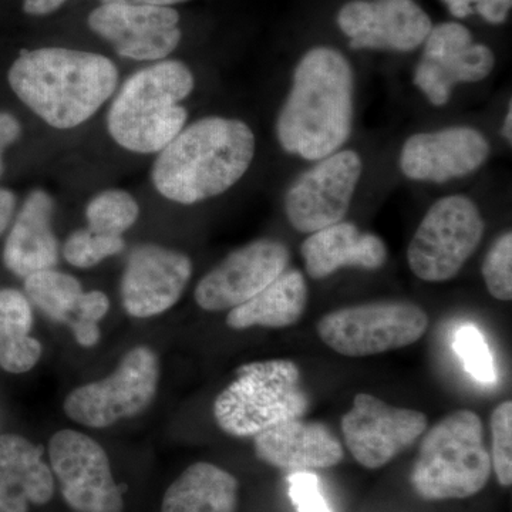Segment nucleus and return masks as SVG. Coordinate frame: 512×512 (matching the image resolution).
Here are the masks:
<instances>
[{"mask_svg": "<svg viewBox=\"0 0 512 512\" xmlns=\"http://www.w3.org/2000/svg\"><path fill=\"white\" fill-rule=\"evenodd\" d=\"M355 77L346 57L319 46L302 57L291 93L276 120L286 153L320 161L339 150L352 133Z\"/></svg>", "mask_w": 512, "mask_h": 512, "instance_id": "nucleus-1", "label": "nucleus"}, {"mask_svg": "<svg viewBox=\"0 0 512 512\" xmlns=\"http://www.w3.org/2000/svg\"><path fill=\"white\" fill-rule=\"evenodd\" d=\"M119 77L109 57L66 47L26 50L8 74L19 100L57 130L92 119L116 93Z\"/></svg>", "mask_w": 512, "mask_h": 512, "instance_id": "nucleus-2", "label": "nucleus"}, {"mask_svg": "<svg viewBox=\"0 0 512 512\" xmlns=\"http://www.w3.org/2000/svg\"><path fill=\"white\" fill-rule=\"evenodd\" d=\"M255 148L254 131L244 121L204 117L158 153L151 180L168 201L198 204L234 187L251 167Z\"/></svg>", "mask_w": 512, "mask_h": 512, "instance_id": "nucleus-3", "label": "nucleus"}, {"mask_svg": "<svg viewBox=\"0 0 512 512\" xmlns=\"http://www.w3.org/2000/svg\"><path fill=\"white\" fill-rule=\"evenodd\" d=\"M194 87V74L180 60H160L137 70L114 93L107 113L110 137L131 153H160L187 124L181 101Z\"/></svg>", "mask_w": 512, "mask_h": 512, "instance_id": "nucleus-4", "label": "nucleus"}, {"mask_svg": "<svg viewBox=\"0 0 512 512\" xmlns=\"http://www.w3.org/2000/svg\"><path fill=\"white\" fill-rule=\"evenodd\" d=\"M491 473L483 421L463 409L424 433L410 481L423 500H464L484 490Z\"/></svg>", "mask_w": 512, "mask_h": 512, "instance_id": "nucleus-5", "label": "nucleus"}, {"mask_svg": "<svg viewBox=\"0 0 512 512\" xmlns=\"http://www.w3.org/2000/svg\"><path fill=\"white\" fill-rule=\"evenodd\" d=\"M309 406L298 365L272 359L239 367L215 399L214 417L229 436L255 437L276 424L302 419Z\"/></svg>", "mask_w": 512, "mask_h": 512, "instance_id": "nucleus-6", "label": "nucleus"}, {"mask_svg": "<svg viewBox=\"0 0 512 512\" xmlns=\"http://www.w3.org/2000/svg\"><path fill=\"white\" fill-rule=\"evenodd\" d=\"M429 315L407 301L362 303L329 312L320 318L319 338L333 352L367 357L407 348L423 338Z\"/></svg>", "mask_w": 512, "mask_h": 512, "instance_id": "nucleus-7", "label": "nucleus"}, {"mask_svg": "<svg viewBox=\"0 0 512 512\" xmlns=\"http://www.w3.org/2000/svg\"><path fill=\"white\" fill-rule=\"evenodd\" d=\"M484 231L476 202L464 195L441 198L426 212L410 242V269L421 281H450L476 252Z\"/></svg>", "mask_w": 512, "mask_h": 512, "instance_id": "nucleus-8", "label": "nucleus"}, {"mask_svg": "<svg viewBox=\"0 0 512 512\" xmlns=\"http://www.w3.org/2000/svg\"><path fill=\"white\" fill-rule=\"evenodd\" d=\"M160 383V360L148 346L128 350L106 379L77 387L63 404L67 417L92 429L131 419L153 403Z\"/></svg>", "mask_w": 512, "mask_h": 512, "instance_id": "nucleus-9", "label": "nucleus"}, {"mask_svg": "<svg viewBox=\"0 0 512 512\" xmlns=\"http://www.w3.org/2000/svg\"><path fill=\"white\" fill-rule=\"evenodd\" d=\"M362 171V158L353 150L336 151L320 160L286 192L289 224L301 234H313L343 221Z\"/></svg>", "mask_w": 512, "mask_h": 512, "instance_id": "nucleus-10", "label": "nucleus"}, {"mask_svg": "<svg viewBox=\"0 0 512 512\" xmlns=\"http://www.w3.org/2000/svg\"><path fill=\"white\" fill-rule=\"evenodd\" d=\"M49 457L64 500L74 511H124L109 457L97 441L79 431H57L50 440Z\"/></svg>", "mask_w": 512, "mask_h": 512, "instance_id": "nucleus-11", "label": "nucleus"}, {"mask_svg": "<svg viewBox=\"0 0 512 512\" xmlns=\"http://www.w3.org/2000/svg\"><path fill=\"white\" fill-rule=\"evenodd\" d=\"M426 414L390 406L369 393L356 394L352 409L342 417V433L353 458L377 470L412 447L426 433Z\"/></svg>", "mask_w": 512, "mask_h": 512, "instance_id": "nucleus-12", "label": "nucleus"}, {"mask_svg": "<svg viewBox=\"0 0 512 512\" xmlns=\"http://www.w3.org/2000/svg\"><path fill=\"white\" fill-rule=\"evenodd\" d=\"M423 45L414 84L433 106H444L457 84L481 82L493 72V50L474 42L461 23L433 26Z\"/></svg>", "mask_w": 512, "mask_h": 512, "instance_id": "nucleus-13", "label": "nucleus"}, {"mask_svg": "<svg viewBox=\"0 0 512 512\" xmlns=\"http://www.w3.org/2000/svg\"><path fill=\"white\" fill-rule=\"evenodd\" d=\"M289 261L291 254L284 242L256 239L231 252L198 282L195 302L207 312L231 311L284 274Z\"/></svg>", "mask_w": 512, "mask_h": 512, "instance_id": "nucleus-14", "label": "nucleus"}, {"mask_svg": "<svg viewBox=\"0 0 512 512\" xmlns=\"http://www.w3.org/2000/svg\"><path fill=\"white\" fill-rule=\"evenodd\" d=\"M89 28L117 55L136 62H160L181 42L180 15L173 8L101 3L87 19Z\"/></svg>", "mask_w": 512, "mask_h": 512, "instance_id": "nucleus-15", "label": "nucleus"}, {"mask_svg": "<svg viewBox=\"0 0 512 512\" xmlns=\"http://www.w3.org/2000/svg\"><path fill=\"white\" fill-rule=\"evenodd\" d=\"M192 275V262L183 252L144 244L127 258L121 276V302L133 318L161 315L180 301Z\"/></svg>", "mask_w": 512, "mask_h": 512, "instance_id": "nucleus-16", "label": "nucleus"}, {"mask_svg": "<svg viewBox=\"0 0 512 512\" xmlns=\"http://www.w3.org/2000/svg\"><path fill=\"white\" fill-rule=\"evenodd\" d=\"M352 49L412 52L423 45L433 23L413 0H353L338 13Z\"/></svg>", "mask_w": 512, "mask_h": 512, "instance_id": "nucleus-17", "label": "nucleus"}, {"mask_svg": "<svg viewBox=\"0 0 512 512\" xmlns=\"http://www.w3.org/2000/svg\"><path fill=\"white\" fill-rule=\"evenodd\" d=\"M490 151L487 137L476 128L447 127L410 137L400 154V168L410 180L446 183L473 174Z\"/></svg>", "mask_w": 512, "mask_h": 512, "instance_id": "nucleus-18", "label": "nucleus"}, {"mask_svg": "<svg viewBox=\"0 0 512 512\" xmlns=\"http://www.w3.org/2000/svg\"><path fill=\"white\" fill-rule=\"evenodd\" d=\"M254 439L259 460L292 473L335 467L345 457L342 444L329 427L316 421H284Z\"/></svg>", "mask_w": 512, "mask_h": 512, "instance_id": "nucleus-19", "label": "nucleus"}, {"mask_svg": "<svg viewBox=\"0 0 512 512\" xmlns=\"http://www.w3.org/2000/svg\"><path fill=\"white\" fill-rule=\"evenodd\" d=\"M53 212L55 201L49 192L35 190L13 222L3 249V262L19 278L55 268L59 244L52 227Z\"/></svg>", "mask_w": 512, "mask_h": 512, "instance_id": "nucleus-20", "label": "nucleus"}, {"mask_svg": "<svg viewBox=\"0 0 512 512\" xmlns=\"http://www.w3.org/2000/svg\"><path fill=\"white\" fill-rule=\"evenodd\" d=\"M305 269L312 279H325L346 266L377 271L386 264L383 239L340 221L313 232L301 247Z\"/></svg>", "mask_w": 512, "mask_h": 512, "instance_id": "nucleus-21", "label": "nucleus"}, {"mask_svg": "<svg viewBox=\"0 0 512 512\" xmlns=\"http://www.w3.org/2000/svg\"><path fill=\"white\" fill-rule=\"evenodd\" d=\"M55 494V476L42 450L16 434L0 436V512H29L49 503Z\"/></svg>", "mask_w": 512, "mask_h": 512, "instance_id": "nucleus-22", "label": "nucleus"}, {"mask_svg": "<svg viewBox=\"0 0 512 512\" xmlns=\"http://www.w3.org/2000/svg\"><path fill=\"white\" fill-rule=\"evenodd\" d=\"M308 285L298 269H286L264 291L248 302L231 309L227 325L242 330L262 328L282 329L296 325L308 305Z\"/></svg>", "mask_w": 512, "mask_h": 512, "instance_id": "nucleus-23", "label": "nucleus"}, {"mask_svg": "<svg viewBox=\"0 0 512 512\" xmlns=\"http://www.w3.org/2000/svg\"><path fill=\"white\" fill-rule=\"evenodd\" d=\"M237 478L211 463L188 467L164 495L161 512H235Z\"/></svg>", "mask_w": 512, "mask_h": 512, "instance_id": "nucleus-24", "label": "nucleus"}, {"mask_svg": "<svg viewBox=\"0 0 512 512\" xmlns=\"http://www.w3.org/2000/svg\"><path fill=\"white\" fill-rule=\"evenodd\" d=\"M33 311L25 293L0 289V367L13 375L29 372L42 356L39 340L30 336Z\"/></svg>", "mask_w": 512, "mask_h": 512, "instance_id": "nucleus-25", "label": "nucleus"}, {"mask_svg": "<svg viewBox=\"0 0 512 512\" xmlns=\"http://www.w3.org/2000/svg\"><path fill=\"white\" fill-rule=\"evenodd\" d=\"M83 292L82 284L74 276L55 268L25 278V295L30 305L36 306L47 318L67 326L72 322Z\"/></svg>", "mask_w": 512, "mask_h": 512, "instance_id": "nucleus-26", "label": "nucleus"}, {"mask_svg": "<svg viewBox=\"0 0 512 512\" xmlns=\"http://www.w3.org/2000/svg\"><path fill=\"white\" fill-rule=\"evenodd\" d=\"M140 205L130 192L104 190L94 195L86 207L87 227L113 237H123L124 232L136 224Z\"/></svg>", "mask_w": 512, "mask_h": 512, "instance_id": "nucleus-27", "label": "nucleus"}, {"mask_svg": "<svg viewBox=\"0 0 512 512\" xmlns=\"http://www.w3.org/2000/svg\"><path fill=\"white\" fill-rule=\"evenodd\" d=\"M124 247L123 237L100 234L87 227L72 232L64 241L62 252L63 258L74 268L89 269L110 256L120 254Z\"/></svg>", "mask_w": 512, "mask_h": 512, "instance_id": "nucleus-28", "label": "nucleus"}, {"mask_svg": "<svg viewBox=\"0 0 512 512\" xmlns=\"http://www.w3.org/2000/svg\"><path fill=\"white\" fill-rule=\"evenodd\" d=\"M453 348L463 360L464 369L478 382L494 384L497 382V370L493 353L483 333L474 325H466L457 330Z\"/></svg>", "mask_w": 512, "mask_h": 512, "instance_id": "nucleus-29", "label": "nucleus"}, {"mask_svg": "<svg viewBox=\"0 0 512 512\" xmlns=\"http://www.w3.org/2000/svg\"><path fill=\"white\" fill-rule=\"evenodd\" d=\"M483 278L488 292L498 301L512 299V234L504 232L485 255Z\"/></svg>", "mask_w": 512, "mask_h": 512, "instance_id": "nucleus-30", "label": "nucleus"}, {"mask_svg": "<svg viewBox=\"0 0 512 512\" xmlns=\"http://www.w3.org/2000/svg\"><path fill=\"white\" fill-rule=\"evenodd\" d=\"M491 436H493V453L491 467L498 483L503 487L512 484V402L507 400L498 404L491 414Z\"/></svg>", "mask_w": 512, "mask_h": 512, "instance_id": "nucleus-31", "label": "nucleus"}, {"mask_svg": "<svg viewBox=\"0 0 512 512\" xmlns=\"http://www.w3.org/2000/svg\"><path fill=\"white\" fill-rule=\"evenodd\" d=\"M110 309L109 296L101 291L83 292L69 328L83 348H92L100 339V320Z\"/></svg>", "mask_w": 512, "mask_h": 512, "instance_id": "nucleus-32", "label": "nucleus"}, {"mask_svg": "<svg viewBox=\"0 0 512 512\" xmlns=\"http://www.w3.org/2000/svg\"><path fill=\"white\" fill-rule=\"evenodd\" d=\"M289 497L298 512H332L320 493L319 478L311 471H295L288 477Z\"/></svg>", "mask_w": 512, "mask_h": 512, "instance_id": "nucleus-33", "label": "nucleus"}, {"mask_svg": "<svg viewBox=\"0 0 512 512\" xmlns=\"http://www.w3.org/2000/svg\"><path fill=\"white\" fill-rule=\"evenodd\" d=\"M454 18L480 15L491 25H503L510 15L512 0H444Z\"/></svg>", "mask_w": 512, "mask_h": 512, "instance_id": "nucleus-34", "label": "nucleus"}, {"mask_svg": "<svg viewBox=\"0 0 512 512\" xmlns=\"http://www.w3.org/2000/svg\"><path fill=\"white\" fill-rule=\"evenodd\" d=\"M22 126L15 116L9 113H0V154L9 146L19 140Z\"/></svg>", "mask_w": 512, "mask_h": 512, "instance_id": "nucleus-35", "label": "nucleus"}, {"mask_svg": "<svg viewBox=\"0 0 512 512\" xmlns=\"http://www.w3.org/2000/svg\"><path fill=\"white\" fill-rule=\"evenodd\" d=\"M16 197L12 191L0 188V235L5 232L15 214Z\"/></svg>", "mask_w": 512, "mask_h": 512, "instance_id": "nucleus-36", "label": "nucleus"}, {"mask_svg": "<svg viewBox=\"0 0 512 512\" xmlns=\"http://www.w3.org/2000/svg\"><path fill=\"white\" fill-rule=\"evenodd\" d=\"M67 0H23V10L28 15L46 16L62 8Z\"/></svg>", "mask_w": 512, "mask_h": 512, "instance_id": "nucleus-37", "label": "nucleus"}, {"mask_svg": "<svg viewBox=\"0 0 512 512\" xmlns=\"http://www.w3.org/2000/svg\"><path fill=\"white\" fill-rule=\"evenodd\" d=\"M101 3H130V5L160 6V8H173L174 5L190 2V0H100Z\"/></svg>", "mask_w": 512, "mask_h": 512, "instance_id": "nucleus-38", "label": "nucleus"}, {"mask_svg": "<svg viewBox=\"0 0 512 512\" xmlns=\"http://www.w3.org/2000/svg\"><path fill=\"white\" fill-rule=\"evenodd\" d=\"M503 136L508 143H512V109L510 104V110H508L507 116H505L503 126Z\"/></svg>", "mask_w": 512, "mask_h": 512, "instance_id": "nucleus-39", "label": "nucleus"}, {"mask_svg": "<svg viewBox=\"0 0 512 512\" xmlns=\"http://www.w3.org/2000/svg\"><path fill=\"white\" fill-rule=\"evenodd\" d=\"M3 173V161H2V157H0V175H2Z\"/></svg>", "mask_w": 512, "mask_h": 512, "instance_id": "nucleus-40", "label": "nucleus"}]
</instances>
